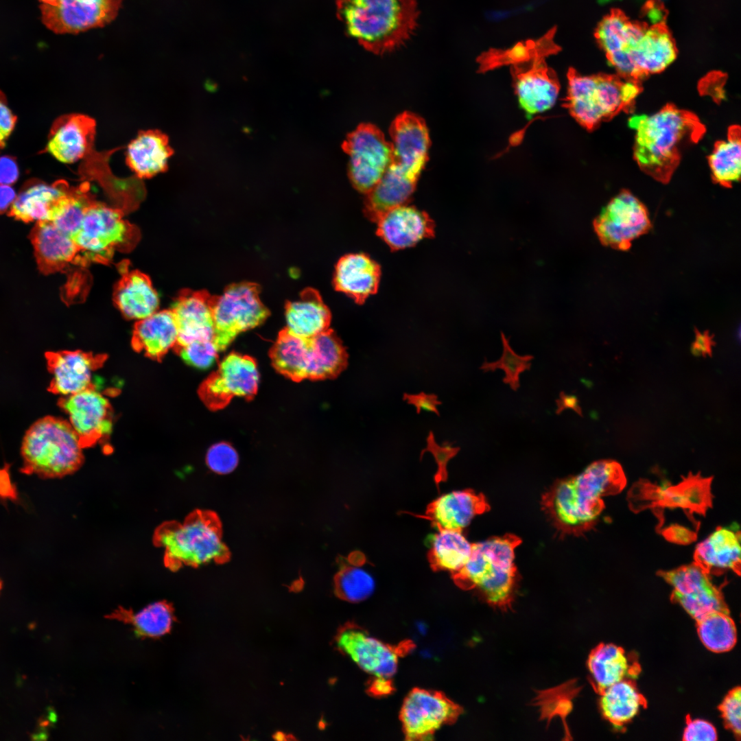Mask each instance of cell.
Wrapping results in <instances>:
<instances>
[{
	"label": "cell",
	"instance_id": "1",
	"mask_svg": "<svg viewBox=\"0 0 741 741\" xmlns=\"http://www.w3.org/2000/svg\"><path fill=\"white\" fill-rule=\"evenodd\" d=\"M626 483L618 462L596 461L577 475L556 482L543 495L542 505L561 533L578 534L591 528L602 513V497L620 493Z\"/></svg>",
	"mask_w": 741,
	"mask_h": 741
},
{
	"label": "cell",
	"instance_id": "2",
	"mask_svg": "<svg viewBox=\"0 0 741 741\" xmlns=\"http://www.w3.org/2000/svg\"><path fill=\"white\" fill-rule=\"evenodd\" d=\"M336 5L346 34L375 55L399 49L418 27L416 0H336Z\"/></svg>",
	"mask_w": 741,
	"mask_h": 741
},
{
	"label": "cell",
	"instance_id": "3",
	"mask_svg": "<svg viewBox=\"0 0 741 741\" xmlns=\"http://www.w3.org/2000/svg\"><path fill=\"white\" fill-rule=\"evenodd\" d=\"M628 123L636 131L634 156L637 164L661 181L669 179L683 145L703 132L694 115L670 106L651 115H633Z\"/></svg>",
	"mask_w": 741,
	"mask_h": 741
},
{
	"label": "cell",
	"instance_id": "4",
	"mask_svg": "<svg viewBox=\"0 0 741 741\" xmlns=\"http://www.w3.org/2000/svg\"><path fill=\"white\" fill-rule=\"evenodd\" d=\"M153 543L164 548V565L172 572L183 566L222 564L230 559L231 553L222 541L221 521L211 510H195L182 523H162L154 532Z\"/></svg>",
	"mask_w": 741,
	"mask_h": 741
},
{
	"label": "cell",
	"instance_id": "5",
	"mask_svg": "<svg viewBox=\"0 0 741 741\" xmlns=\"http://www.w3.org/2000/svg\"><path fill=\"white\" fill-rule=\"evenodd\" d=\"M520 543L519 537L512 534L472 543L466 563L451 574L454 581L464 589H478L493 607L510 608L517 580L515 549Z\"/></svg>",
	"mask_w": 741,
	"mask_h": 741
},
{
	"label": "cell",
	"instance_id": "6",
	"mask_svg": "<svg viewBox=\"0 0 741 741\" xmlns=\"http://www.w3.org/2000/svg\"><path fill=\"white\" fill-rule=\"evenodd\" d=\"M79 438L69 421L47 416L35 421L25 432L21 445V472L44 479L71 475L84 458Z\"/></svg>",
	"mask_w": 741,
	"mask_h": 741
},
{
	"label": "cell",
	"instance_id": "7",
	"mask_svg": "<svg viewBox=\"0 0 741 741\" xmlns=\"http://www.w3.org/2000/svg\"><path fill=\"white\" fill-rule=\"evenodd\" d=\"M72 239L87 262L105 263L115 250L131 248L137 242V231L123 218L121 210L94 200Z\"/></svg>",
	"mask_w": 741,
	"mask_h": 741
},
{
	"label": "cell",
	"instance_id": "8",
	"mask_svg": "<svg viewBox=\"0 0 741 741\" xmlns=\"http://www.w3.org/2000/svg\"><path fill=\"white\" fill-rule=\"evenodd\" d=\"M567 89L563 106L582 126L592 130L625 108L622 81L607 75H583L567 72Z\"/></svg>",
	"mask_w": 741,
	"mask_h": 741
},
{
	"label": "cell",
	"instance_id": "9",
	"mask_svg": "<svg viewBox=\"0 0 741 741\" xmlns=\"http://www.w3.org/2000/svg\"><path fill=\"white\" fill-rule=\"evenodd\" d=\"M259 292L257 284L242 282L213 296V341L220 351L239 333L257 327L268 317L270 311L261 301Z\"/></svg>",
	"mask_w": 741,
	"mask_h": 741
},
{
	"label": "cell",
	"instance_id": "10",
	"mask_svg": "<svg viewBox=\"0 0 741 741\" xmlns=\"http://www.w3.org/2000/svg\"><path fill=\"white\" fill-rule=\"evenodd\" d=\"M342 149L349 157L348 174L351 185L366 195L392 162L391 143L376 126L364 123L347 135Z\"/></svg>",
	"mask_w": 741,
	"mask_h": 741
},
{
	"label": "cell",
	"instance_id": "11",
	"mask_svg": "<svg viewBox=\"0 0 741 741\" xmlns=\"http://www.w3.org/2000/svg\"><path fill=\"white\" fill-rule=\"evenodd\" d=\"M259 374L255 360L232 352L219 364L198 388V393L211 410L226 407L235 397L251 400L256 395Z\"/></svg>",
	"mask_w": 741,
	"mask_h": 741
},
{
	"label": "cell",
	"instance_id": "12",
	"mask_svg": "<svg viewBox=\"0 0 741 741\" xmlns=\"http://www.w3.org/2000/svg\"><path fill=\"white\" fill-rule=\"evenodd\" d=\"M600 241L617 250H626L632 242L646 233L651 222L646 207L627 191L611 200L594 222Z\"/></svg>",
	"mask_w": 741,
	"mask_h": 741
},
{
	"label": "cell",
	"instance_id": "13",
	"mask_svg": "<svg viewBox=\"0 0 741 741\" xmlns=\"http://www.w3.org/2000/svg\"><path fill=\"white\" fill-rule=\"evenodd\" d=\"M658 574L673 588L671 600L696 621L714 611L729 612L720 589L696 563L659 571Z\"/></svg>",
	"mask_w": 741,
	"mask_h": 741
},
{
	"label": "cell",
	"instance_id": "14",
	"mask_svg": "<svg viewBox=\"0 0 741 741\" xmlns=\"http://www.w3.org/2000/svg\"><path fill=\"white\" fill-rule=\"evenodd\" d=\"M58 405L69 416L82 448L107 440L111 432L113 411L109 401L96 386L62 396Z\"/></svg>",
	"mask_w": 741,
	"mask_h": 741
},
{
	"label": "cell",
	"instance_id": "15",
	"mask_svg": "<svg viewBox=\"0 0 741 741\" xmlns=\"http://www.w3.org/2000/svg\"><path fill=\"white\" fill-rule=\"evenodd\" d=\"M461 708L443 694L423 689L412 690L401 709L403 729L409 740H427L445 725L454 722Z\"/></svg>",
	"mask_w": 741,
	"mask_h": 741
},
{
	"label": "cell",
	"instance_id": "16",
	"mask_svg": "<svg viewBox=\"0 0 741 741\" xmlns=\"http://www.w3.org/2000/svg\"><path fill=\"white\" fill-rule=\"evenodd\" d=\"M122 0H56L40 6L44 24L58 34L103 27L117 16Z\"/></svg>",
	"mask_w": 741,
	"mask_h": 741
},
{
	"label": "cell",
	"instance_id": "17",
	"mask_svg": "<svg viewBox=\"0 0 741 741\" xmlns=\"http://www.w3.org/2000/svg\"><path fill=\"white\" fill-rule=\"evenodd\" d=\"M336 647L362 670L375 678L390 679L397 671L395 648L355 626H346L336 637Z\"/></svg>",
	"mask_w": 741,
	"mask_h": 741
},
{
	"label": "cell",
	"instance_id": "18",
	"mask_svg": "<svg viewBox=\"0 0 741 741\" xmlns=\"http://www.w3.org/2000/svg\"><path fill=\"white\" fill-rule=\"evenodd\" d=\"M392 159L410 176L419 179L428 159L429 132L424 120L409 111L397 115L390 130Z\"/></svg>",
	"mask_w": 741,
	"mask_h": 741
},
{
	"label": "cell",
	"instance_id": "19",
	"mask_svg": "<svg viewBox=\"0 0 741 741\" xmlns=\"http://www.w3.org/2000/svg\"><path fill=\"white\" fill-rule=\"evenodd\" d=\"M45 356L52 375L48 390L62 396L95 386L92 374L103 366L108 357L106 354L79 350L47 351Z\"/></svg>",
	"mask_w": 741,
	"mask_h": 741
},
{
	"label": "cell",
	"instance_id": "20",
	"mask_svg": "<svg viewBox=\"0 0 741 741\" xmlns=\"http://www.w3.org/2000/svg\"><path fill=\"white\" fill-rule=\"evenodd\" d=\"M95 132L92 117L78 113L62 115L51 128L46 150L61 163H75L92 152Z\"/></svg>",
	"mask_w": 741,
	"mask_h": 741
},
{
	"label": "cell",
	"instance_id": "21",
	"mask_svg": "<svg viewBox=\"0 0 741 741\" xmlns=\"http://www.w3.org/2000/svg\"><path fill=\"white\" fill-rule=\"evenodd\" d=\"M376 222L377 235L394 250L413 246L434 236L433 220L425 211L408 204L390 209Z\"/></svg>",
	"mask_w": 741,
	"mask_h": 741
},
{
	"label": "cell",
	"instance_id": "22",
	"mask_svg": "<svg viewBox=\"0 0 741 741\" xmlns=\"http://www.w3.org/2000/svg\"><path fill=\"white\" fill-rule=\"evenodd\" d=\"M213 296L207 291H183L171 309L178 329L176 346L213 340Z\"/></svg>",
	"mask_w": 741,
	"mask_h": 741
},
{
	"label": "cell",
	"instance_id": "23",
	"mask_svg": "<svg viewBox=\"0 0 741 741\" xmlns=\"http://www.w3.org/2000/svg\"><path fill=\"white\" fill-rule=\"evenodd\" d=\"M30 238L38 268L45 274L61 271L71 263H87L73 239L51 221H38Z\"/></svg>",
	"mask_w": 741,
	"mask_h": 741
},
{
	"label": "cell",
	"instance_id": "24",
	"mask_svg": "<svg viewBox=\"0 0 741 741\" xmlns=\"http://www.w3.org/2000/svg\"><path fill=\"white\" fill-rule=\"evenodd\" d=\"M513 82L519 103L529 117L552 108L560 90L555 73L538 59L528 69L515 68Z\"/></svg>",
	"mask_w": 741,
	"mask_h": 741
},
{
	"label": "cell",
	"instance_id": "25",
	"mask_svg": "<svg viewBox=\"0 0 741 741\" xmlns=\"http://www.w3.org/2000/svg\"><path fill=\"white\" fill-rule=\"evenodd\" d=\"M644 27L619 13L605 16L596 36L609 63L621 75L633 79L631 55Z\"/></svg>",
	"mask_w": 741,
	"mask_h": 741
},
{
	"label": "cell",
	"instance_id": "26",
	"mask_svg": "<svg viewBox=\"0 0 741 741\" xmlns=\"http://www.w3.org/2000/svg\"><path fill=\"white\" fill-rule=\"evenodd\" d=\"M489 510V505L482 494L466 489L438 497L427 506L423 517L436 528L462 530L475 516Z\"/></svg>",
	"mask_w": 741,
	"mask_h": 741
},
{
	"label": "cell",
	"instance_id": "27",
	"mask_svg": "<svg viewBox=\"0 0 741 741\" xmlns=\"http://www.w3.org/2000/svg\"><path fill=\"white\" fill-rule=\"evenodd\" d=\"M381 277L379 265L364 253H351L336 263L333 285L337 291L364 303L378 290Z\"/></svg>",
	"mask_w": 741,
	"mask_h": 741
},
{
	"label": "cell",
	"instance_id": "28",
	"mask_svg": "<svg viewBox=\"0 0 741 741\" xmlns=\"http://www.w3.org/2000/svg\"><path fill=\"white\" fill-rule=\"evenodd\" d=\"M174 153L166 134L156 129L141 130L127 146L126 163L137 178L148 179L166 172Z\"/></svg>",
	"mask_w": 741,
	"mask_h": 741
},
{
	"label": "cell",
	"instance_id": "29",
	"mask_svg": "<svg viewBox=\"0 0 741 741\" xmlns=\"http://www.w3.org/2000/svg\"><path fill=\"white\" fill-rule=\"evenodd\" d=\"M694 560L709 574L729 569L740 576V531L731 527L718 528L696 545Z\"/></svg>",
	"mask_w": 741,
	"mask_h": 741
},
{
	"label": "cell",
	"instance_id": "30",
	"mask_svg": "<svg viewBox=\"0 0 741 741\" xmlns=\"http://www.w3.org/2000/svg\"><path fill=\"white\" fill-rule=\"evenodd\" d=\"M113 299L125 318L141 320L158 311L159 298L150 278L139 270L121 268Z\"/></svg>",
	"mask_w": 741,
	"mask_h": 741
},
{
	"label": "cell",
	"instance_id": "31",
	"mask_svg": "<svg viewBox=\"0 0 741 741\" xmlns=\"http://www.w3.org/2000/svg\"><path fill=\"white\" fill-rule=\"evenodd\" d=\"M178 340V329L171 309L156 311L135 324L132 346L154 360L161 361Z\"/></svg>",
	"mask_w": 741,
	"mask_h": 741
},
{
	"label": "cell",
	"instance_id": "32",
	"mask_svg": "<svg viewBox=\"0 0 741 741\" xmlns=\"http://www.w3.org/2000/svg\"><path fill=\"white\" fill-rule=\"evenodd\" d=\"M418 180L410 176L399 167L390 163L377 185L366 194L364 213L376 222L384 213L408 204Z\"/></svg>",
	"mask_w": 741,
	"mask_h": 741
},
{
	"label": "cell",
	"instance_id": "33",
	"mask_svg": "<svg viewBox=\"0 0 741 741\" xmlns=\"http://www.w3.org/2000/svg\"><path fill=\"white\" fill-rule=\"evenodd\" d=\"M676 55L674 41L664 27H644L631 55L633 78L664 70Z\"/></svg>",
	"mask_w": 741,
	"mask_h": 741
},
{
	"label": "cell",
	"instance_id": "34",
	"mask_svg": "<svg viewBox=\"0 0 741 741\" xmlns=\"http://www.w3.org/2000/svg\"><path fill=\"white\" fill-rule=\"evenodd\" d=\"M285 318L291 333L309 339L329 329L331 314L319 292L308 287L299 299L286 303Z\"/></svg>",
	"mask_w": 741,
	"mask_h": 741
},
{
	"label": "cell",
	"instance_id": "35",
	"mask_svg": "<svg viewBox=\"0 0 741 741\" xmlns=\"http://www.w3.org/2000/svg\"><path fill=\"white\" fill-rule=\"evenodd\" d=\"M69 189L64 181L52 185L42 181L29 182L16 196L9 213L25 222L50 221L56 204Z\"/></svg>",
	"mask_w": 741,
	"mask_h": 741
},
{
	"label": "cell",
	"instance_id": "36",
	"mask_svg": "<svg viewBox=\"0 0 741 741\" xmlns=\"http://www.w3.org/2000/svg\"><path fill=\"white\" fill-rule=\"evenodd\" d=\"M587 666L595 690L601 692L622 680L635 677L639 671L624 649L613 644H600L590 652Z\"/></svg>",
	"mask_w": 741,
	"mask_h": 741
},
{
	"label": "cell",
	"instance_id": "37",
	"mask_svg": "<svg viewBox=\"0 0 741 741\" xmlns=\"http://www.w3.org/2000/svg\"><path fill=\"white\" fill-rule=\"evenodd\" d=\"M347 363L346 349L333 330L328 329L309 339L307 379H333L346 368Z\"/></svg>",
	"mask_w": 741,
	"mask_h": 741
},
{
	"label": "cell",
	"instance_id": "38",
	"mask_svg": "<svg viewBox=\"0 0 741 741\" xmlns=\"http://www.w3.org/2000/svg\"><path fill=\"white\" fill-rule=\"evenodd\" d=\"M710 484V478L691 475L679 484L670 487L657 488L651 485V489L646 484L648 493L644 491V494L653 496L648 500L653 499L651 500L655 502L654 504L703 513L711 504Z\"/></svg>",
	"mask_w": 741,
	"mask_h": 741
},
{
	"label": "cell",
	"instance_id": "39",
	"mask_svg": "<svg viewBox=\"0 0 741 741\" xmlns=\"http://www.w3.org/2000/svg\"><path fill=\"white\" fill-rule=\"evenodd\" d=\"M599 694V705L602 715L618 727L630 722L640 709L646 705L645 698L630 679L610 685Z\"/></svg>",
	"mask_w": 741,
	"mask_h": 741
},
{
	"label": "cell",
	"instance_id": "40",
	"mask_svg": "<svg viewBox=\"0 0 741 741\" xmlns=\"http://www.w3.org/2000/svg\"><path fill=\"white\" fill-rule=\"evenodd\" d=\"M269 355L273 367L281 375L296 382L307 379L309 339L294 335L285 327L279 332Z\"/></svg>",
	"mask_w": 741,
	"mask_h": 741
},
{
	"label": "cell",
	"instance_id": "41",
	"mask_svg": "<svg viewBox=\"0 0 741 741\" xmlns=\"http://www.w3.org/2000/svg\"><path fill=\"white\" fill-rule=\"evenodd\" d=\"M106 618L130 624L137 637L150 638L166 635L176 621L174 609L166 600L152 603L137 613L119 607Z\"/></svg>",
	"mask_w": 741,
	"mask_h": 741
},
{
	"label": "cell",
	"instance_id": "42",
	"mask_svg": "<svg viewBox=\"0 0 741 741\" xmlns=\"http://www.w3.org/2000/svg\"><path fill=\"white\" fill-rule=\"evenodd\" d=\"M438 532L431 538L428 560L434 571H448L454 573L460 569L469 559L471 543L462 530L437 528Z\"/></svg>",
	"mask_w": 741,
	"mask_h": 741
},
{
	"label": "cell",
	"instance_id": "43",
	"mask_svg": "<svg viewBox=\"0 0 741 741\" xmlns=\"http://www.w3.org/2000/svg\"><path fill=\"white\" fill-rule=\"evenodd\" d=\"M364 555L355 552L342 564L334 578L335 593L340 598L358 602L373 593L375 580L364 567Z\"/></svg>",
	"mask_w": 741,
	"mask_h": 741
},
{
	"label": "cell",
	"instance_id": "44",
	"mask_svg": "<svg viewBox=\"0 0 741 741\" xmlns=\"http://www.w3.org/2000/svg\"><path fill=\"white\" fill-rule=\"evenodd\" d=\"M709 165L715 181L730 186L738 181L741 173L740 132L730 129L728 137L717 143L709 156Z\"/></svg>",
	"mask_w": 741,
	"mask_h": 741
},
{
	"label": "cell",
	"instance_id": "45",
	"mask_svg": "<svg viewBox=\"0 0 741 741\" xmlns=\"http://www.w3.org/2000/svg\"><path fill=\"white\" fill-rule=\"evenodd\" d=\"M94 201L86 183L69 189L56 204L51 222L71 238L80 229L86 210Z\"/></svg>",
	"mask_w": 741,
	"mask_h": 741
},
{
	"label": "cell",
	"instance_id": "46",
	"mask_svg": "<svg viewBox=\"0 0 741 741\" xmlns=\"http://www.w3.org/2000/svg\"><path fill=\"white\" fill-rule=\"evenodd\" d=\"M729 614L730 612L714 611L696 620L698 637L711 652H727L736 644V627Z\"/></svg>",
	"mask_w": 741,
	"mask_h": 741
},
{
	"label": "cell",
	"instance_id": "47",
	"mask_svg": "<svg viewBox=\"0 0 741 741\" xmlns=\"http://www.w3.org/2000/svg\"><path fill=\"white\" fill-rule=\"evenodd\" d=\"M503 353L501 357L493 362H484L480 369L484 372L493 371L497 368L505 373L504 383L508 384L513 390L519 387V374L531 366L532 355H519L515 353L505 336L502 335Z\"/></svg>",
	"mask_w": 741,
	"mask_h": 741
},
{
	"label": "cell",
	"instance_id": "48",
	"mask_svg": "<svg viewBox=\"0 0 741 741\" xmlns=\"http://www.w3.org/2000/svg\"><path fill=\"white\" fill-rule=\"evenodd\" d=\"M174 350L186 363L202 369L211 366L220 352L213 340L194 341Z\"/></svg>",
	"mask_w": 741,
	"mask_h": 741
},
{
	"label": "cell",
	"instance_id": "49",
	"mask_svg": "<svg viewBox=\"0 0 741 741\" xmlns=\"http://www.w3.org/2000/svg\"><path fill=\"white\" fill-rule=\"evenodd\" d=\"M239 457L236 450L226 442L214 444L209 449L206 455L208 467L219 474L232 472L237 467Z\"/></svg>",
	"mask_w": 741,
	"mask_h": 741
},
{
	"label": "cell",
	"instance_id": "50",
	"mask_svg": "<svg viewBox=\"0 0 741 741\" xmlns=\"http://www.w3.org/2000/svg\"><path fill=\"white\" fill-rule=\"evenodd\" d=\"M725 725L740 739L741 733V690L732 689L719 706Z\"/></svg>",
	"mask_w": 741,
	"mask_h": 741
},
{
	"label": "cell",
	"instance_id": "51",
	"mask_svg": "<svg viewBox=\"0 0 741 741\" xmlns=\"http://www.w3.org/2000/svg\"><path fill=\"white\" fill-rule=\"evenodd\" d=\"M427 447L422 451L421 454L425 451H430L433 454L438 464V471L435 475L436 482L439 483L442 481H445L447 478V462L451 458L456 455L460 448L453 447L450 445H439L435 441L434 434L432 432H430L427 438Z\"/></svg>",
	"mask_w": 741,
	"mask_h": 741
},
{
	"label": "cell",
	"instance_id": "52",
	"mask_svg": "<svg viewBox=\"0 0 741 741\" xmlns=\"http://www.w3.org/2000/svg\"><path fill=\"white\" fill-rule=\"evenodd\" d=\"M718 735L715 727L709 722L687 718V725L683 734L685 741H716Z\"/></svg>",
	"mask_w": 741,
	"mask_h": 741
},
{
	"label": "cell",
	"instance_id": "53",
	"mask_svg": "<svg viewBox=\"0 0 741 741\" xmlns=\"http://www.w3.org/2000/svg\"><path fill=\"white\" fill-rule=\"evenodd\" d=\"M16 116L8 106L4 95L0 91V147L4 145L5 140L14 128Z\"/></svg>",
	"mask_w": 741,
	"mask_h": 741
},
{
	"label": "cell",
	"instance_id": "54",
	"mask_svg": "<svg viewBox=\"0 0 741 741\" xmlns=\"http://www.w3.org/2000/svg\"><path fill=\"white\" fill-rule=\"evenodd\" d=\"M403 399L407 401L408 403L415 406L418 413L421 410H425L438 414L437 405L440 404V402L438 400L437 397L434 395H427L424 392L417 395L405 394Z\"/></svg>",
	"mask_w": 741,
	"mask_h": 741
},
{
	"label": "cell",
	"instance_id": "55",
	"mask_svg": "<svg viewBox=\"0 0 741 741\" xmlns=\"http://www.w3.org/2000/svg\"><path fill=\"white\" fill-rule=\"evenodd\" d=\"M19 167L16 160L10 156H0V185H10L19 178Z\"/></svg>",
	"mask_w": 741,
	"mask_h": 741
},
{
	"label": "cell",
	"instance_id": "56",
	"mask_svg": "<svg viewBox=\"0 0 741 741\" xmlns=\"http://www.w3.org/2000/svg\"><path fill=\"white\" fill-rule=\"evenodd\" d=\"M663 534L668 541L679 544L690 543L696 537V534L689 529L677 524L665 528Z\"/></svg>",
	"mask_w": 741,
	"mask_h": 741
},
{
	"label": "cell",
	"instance_id": "57",
	"mask_svg": "<svg viewBox=\"0 0 741 741\" xmlns=\"http://www.w3.org/2000/svg\"><path fill=\"white\" fill-rule=\"evenodd\" d=\"M9 468L8 464L0 468V499L14 501L18 499V492L12 482Z\"/></svg>",
	"mask_w": 741,
	"mask_h": 741
},
{
	"label": "cell",
	"instance_id": "58",
	"mask_svg": "<svg viewBox=\"0 0 741 741\" xmlns=\"http://www.w3.org/2000/svg\"><path fill=\"white\" fill-rule=\"evenodd\" d=\"M713 344L712 337L707 332L702 333L696 331V339L692 344V351L696 355H711Z\"/></svg>",
	"mask_w": 741,
	"mask_h": 741
},
{
	"label": "cell",
	"instance_id": "59",
	"mask_svg": "<svg viewBox=\"0 0 741 741\" xmlns=\"http://www.w3.org/2000/svg\"><path fill=\"white\" fill-rule=\"evenodd\" d=\"M639 91V86L634 79L628 78L626 81H622L621 95L625 107L631 104Z\"/></svg>",
	"mask_w": 741,
	"mask_h": 741
},
{
	"label": "cell",
	"instance_id": "60",
	"mask_svg": "<svg viewBox=\"0 0 741 741\" xmlns=\"http://www.w3.org/2000/svg\"><path fill=\"white\" fill-rule=\"evenodd\" d=\"M16 193L10 185H0V213L11 207L16 198Z\"/></svg>",
	"mask_w": 741,
	"mask_h": 741
},
{
	"label": "cell",
	"instance_id": "61",
	"mask_svg": "<svg viewBox=\"0 0 741 741\" xmlns=\"http://www.w3.org/2000/svg\"><path fill=\"white\" fill-rule=\"evenodd\" d=\"M558 405L557 413L561 412L566 408H572L580 415H581V410L578 404V401L576 397L572 395H567L564 393H561L559 399L556 401Z\"/></svg>",
	"mask_w": 741,
	"mask_h": 741
},
{
	"label": "cell",
	"instance_id": "62",
	"mask_svg": "<svg viewBox=\"0 0 741 741\" xmlns=\"http://www.w3.org/2000/svg\"><path fill=\"white\" fill-rule=\"evenodd\" d=\"M389 679L386 678H375L372 687L373 692L377 694H386L390 692L391 685L390 684Z\"/></svg>",
	"mask_w": 741,
	"mask_h": 741
},
{
	"label": "cell",
	"instance_id": "63",
	"mask_svg": "<svg viewBox=\"0 0 741 741\" xmlns=\"http://www.w3.org/2000/svg\"><path fill=\"white\" fill-rule=\"evenodd\" d=\"M40 1L43 3L42 4H50V3H54L56 0H40Z\"/></svg>",
	"mask_w": 741,
	"mask_h": 741
},
{
	"label": "cell",
	"instance_id": "64",
	"mask_svg": "<svg viewBox=\"0 0 741 741\" xmlns=\"http://www.w3.org/2000/svg\"><path fill=\"white\" fill-rule=\"evenodd\" d=\"M1 589H2V581L0 579V591H1Z\"/></svg>",
	"mask_w": 741,
	"mask_h": 741
}]
</instances>
